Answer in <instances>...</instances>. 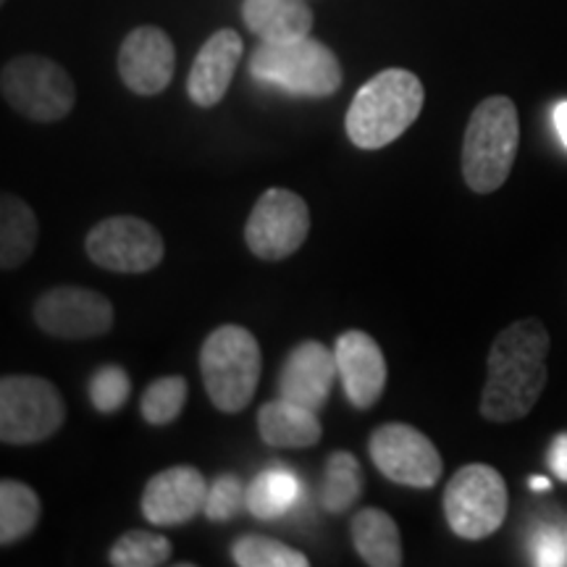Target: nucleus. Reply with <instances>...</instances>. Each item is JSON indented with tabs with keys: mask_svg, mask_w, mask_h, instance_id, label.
<instances>
[{
	"mask_svg": "<svg viewBox=\"0 0 567 567\" xmlns=\"http://www.w3.org/2000/svg\"><path fill=\"white\" fill-rule=\"evenodd\" d=\"M551 339L538 318H523L502 329L486 360L481 415L492 423H513L536 408L547 386Z\"/></svg>",
	"mask_w": 567,
	"mask_h": 567,
	"instance_id": "f257e3e1",
	"label": "nucleus"
},
{
	"mask_svg": "<svg viewBox=\"0 0 567 567\" xmlns=\"http://www.w3.org/2000/svg\"><path fill=\"white\" fill-rule=\"evenodd\" d=\"M425 103L423 82L408 69H384L352 97L344 132L360 151L392 145L417 122Z\"/></svg>",
	"mask_w": 567,
	"mask_h": 567,
	"instance_id": "f03ea898",
	"label": "nucleus"
},
{
	"mask_svg": "<svg viewBox=\"0 0 567 567\" xmlns=\"http://www.w3.org/2000/svg\"><path fill=\"white\" fill-rule=\"evenodd\" d=\"M517 147L520 122L517 109L507 95H492L476 105L465 126L463 140V179L473 193L492 195L509 179Z\"/></svg>",
	"mask_w": 567,
	"mask_h": 567,
	"instance_id": "7ed1b4c3",
	"label": "nucleus"
},
{
	"mask_svg": "<svg viewBox=\"0 0 567 567\" xmlns=\"http://www.w3.org/2000/svg\"><path fill=\"white\" fill-rule=\"evenodd\" d=\"M264 354L252 331L224 323L200 347V373L213 408L226 415L243 413L258 389Z\"/></svg>",
	"mask_w": 567,
	"mask_h": 567,
	"instance_id": "20e7f679",
	"label": "nucleus"
},
{
	"mask_svg": "<svg viewBox=\"0 0 567 567\" xmlns=\"http://www.w3.org/2000/svg\"><path fill=\"white\" fill-rule=\"evenodd\" d=\"M250 74L300 97H331L344 82L337 53L310 34L289 42H260L250 55Z\"/></svg>",
	"mask_w": 567,
	"mask_h": 567,
	"instance_id": "39448f33",
	"label": "nucleus"
},
{
	"mask_svg": "<svg viewBox=\"0 0 567 567\" xmlns=\"http://www.w3.org/2000/svg\"><path fill=\"white\" fill-rule=\"evenodd\" d=\"M507 509V484L492 465H463L452 473L444 488L446 526L465 542H484L494 536L505 523Z\"/></svg>",
	"mask_w": 567,
	"mask_h": 567,
	"instance_id": "423d86ee",
	"label": "nucleus"
},
{
	"mask_svg": "<svg viewBox=\"0 0 567 567\" xmlns=\"http://www.w3.org/2000/svg\"><path fill=\"white\" fill-rule=\"evenodd\" d=\"M3 101L24 118L53 124L66 118L76 105V87L69 71L45 55H17L0 71Z\"/></svg>",
	"mask_w": 567,
	"mask_h": 567,
	"instance_id": "0eeeda50",
	"label": "nucleus"
},
{
	"mask_svg": "<svg viewBox=\"0 0 567 567\" xmlns=\"http://www.w3.org/2000/svg\"><path fill=\"white\" fill-rule=\"evenodd\" d=\"M66 423V402L59 386L40 375L9 373L0 379V442L40 444Z\"/></svg>",
	"mask_w": 567,
	"mask_h": 567,
	"instance_id": "6e6552de",
	"label": "nucleus"
},
{
	"mask_svg": "<svg viewBox=\"0 0 567 567\" xmlns=\"http://www.w3.org/2000/svg\"><path fill=\"white\" fill-rule=\"evenodd\" d=\"M95 266L113 274H147L163 264L166 245L151 221L137 216H111L95 224L84 239Z\"/></svg>",
	"mask_w": 567,
	"mask_h": 567,
	"instance_id": "1a4fd4ad",
	"label": "nucleus"
},
{
	"mask_svg": "<svg viewBox=\"0 0 567 567\" xmlns=\"http://www.w3.org/2000/svg\"><path fill=\"white\" fill-rule=\"evenodd\" d=\"M310 234V208L292 189L274 187L258 197L247 218L245 243L266 264L295 255Z\"/></svg>",
	"mask_w": 567,
	"mask_h": 567,
	"instance_id": "9d476101",
	"label": "nucleus"
},
{
	"mask_svg": "<svg viewBox=\"0 0 567 567\" xmlns=\"http://www.w3.org/2000/svg\"><path fill=\"white\" fill-rule=\"evenodd\" d=\"M368 452L381 476L408 488H434L444 473L434 442L408 423L379 425L368 439Z\"/></svg>",
	"mask_w": 567,
	"mask_h": 567,
	"instance_id": "9b49d317",
	"label": "nucleus"
},
{
	"mask_svg": "<svg viewBox=\"0 0 567 567\" xmlns=\"http://www.w3.org/2000/svg\"><path fill=\"white\" fill-rule=\"evenodd\" d=\"M34 323L48 337L66 339V342H82L109 334L116 321L113 302L95 289L76 287V284H61L38 297L32 308Z\"/></svg>",
	"mask_w": 567,
	"mask_h": 567,
	"instance_id": "f8f14e48",
	"label": "nucleus"
},
{
	"mask_svg": "<svg viewBox=\"0 0 567 567\" xmlns=\"http://www.w3.org/2000/svg\"><path fill=\"white\" fill-rule=\"evenodd\" d=\"M174 69V42L161 27H137L126 34L118 48V76L134 95H161L172 84Z\"/></svg>",
	"mask_w": 567,
	"mask_h": 567,
	"instance_id": "ddd939ff",
	"label": "nucleus"
},
{
	"mask_svg": "<svg viewBox=\"0 0 567 567\" xmlns=\"http://www.w3.org/2000/svg\"><path fill=\"white\" fill-rule=\"evenodd\" d=\"M208 484L193 465H174L155 473L145 484L140 507L153 526H182L205 509Z\"/></svg>",
	"mask_w": 567,
	"mask_h": 567,
	"instance_id": "4468645a",
	"label": "nucleus"
},
{
	"mask_svg": "<svg viewBox=\"0 0 567 567\" xmlns=\"http://www.w3.org/2000/svg\"><path fill=\"white\" fill-rule=\"evenodd\" d=\"M339 379L344 396L354 410H371L386 389L389 368L384 350L371 334L360 329L344 331L334 344Z\"/></svg>",
	"mask_w": 567,
	"mask_h": 567,
	"instance_id": "2eb2a0df",
	"label": "nucleus"
},
{
	"mask_svg": "<svg viewBox=\"0 0 567 567\" xmlns=\"http://www.w3.org/2000/svg\"><path fill=\"white\" fill-rule=\"evenodd\" d=\"M337 375L339 368L334 350L316 342V339H308V342L297 344L284 360L279 373V396L318 413L329 402Z\"/></svg>",
	"mask_w": 567,
	"mask_h": 567,
	"instance_id": "dca6fc26",
	"label": "nucleus"
},
{
	"mask_svg": "<svg viewBox=\"0 0 567 567\" xmlns=\"http://www.w3.org/2000/svg\"><path fill=\"white\" fill-rule=\"evenodd\" d=\"M245 42L239 32L218 30L213 32L197 51L193 69L187 76L189 101L200 109H213L226 97L239 61H243Z\"/></svg>",
	"mask_w": 567,
	"mask_h": 567,
	"instance_id": "f3484780",
	"label": "nucleus"
},
{
	"mask_svg": "<svg viewBox=\"0 0 567 567\" xmlns=\"http://www.w3.org/2000/svg\"><path fill=\"white\" fill-rule=\"evenodd\" d=\"M260 439L274 450H308L321 442L323 429L313 410L279 396L258 410Z\"/></svg>",
	"mask_w": 567,
	"mask_h": 567,
	"instance_id": "a211bd4d",
	"label": "nucleus"
},
{
	"mask_svg": "<svg viewBox=\"0 0 567 567\" xmlns=\"http://www.w3.org/2000/svg\"><path fill=\"white\" fill-rule=\"evenodd\" d=\"M243 21L260 42L308 38L313 11L305 0H243Z\"/></svg>",
	"mask_w": 567,
	"mask_h": 567,
	"instance_id": "6ab92c4d",
	"label": "nucleus"
},
{
	"mask_svg": "<svg viewBox=\"0 0 567 567\" xmlns=\"http://www.w3.org/2000/svg\"><path fill=\"white\" fill-rule=\"evenodd\" d=\"M352 544L371 567H400L405 563L402 536L394 517L379 507H365L352 517Z\"/></svg>",
	"mask_w": 567,
	"mask_h": 567,
	"instance_id": "aec40b11",
	"label": "nucleus"
},
{
	"mask_svg": "<svg viewBox=\"0 0 567 567\" xmlns=\"http://www.w3.org/2000/svg\"><path fill=\"white\" fill-rule=\"evenodd\" d=\"M38 216L19 195L0 197V268L13 271L32 258L38 247Z\"/></svg>",
	"mask_w": 567,
	"mask_h": 567,
	"instance_id": "412c9836",
	"label": "nucleus"
},
{
	"mask_svg": "<svg viewBox=\"0 0 567 567\" xmlns=\"http://www.w3.org/2000/svg\"><path fill=\"white\" fill-rule=\"evenodd\" d=\"M42 515L40 496L24 481H0V544L11 547L38 528Z\"/></svg>",
	"mask_w": 567,
	"mask_h": 567,
	"instance_id": "4be33fe9",
	"label": "nucleus"
},
{
	"mask_svg": "<svg viewBox=\"0 0 567 567\" xmlns=\"http://www.w3.org/2000/svg\"><path fill=\"white\" fill-rule=\"evenodd\" d=\"M365 488L363 465L352 452L337 450L329 457L321 484V507L331 515H342L360 499Z\"/></svg>",
	"mask_w": 567,
	"mask_h": 567,
	"instance_id": "5701e85b",
	"label": "nucleus"
},
{
	"mask_svg": "<svg viewBox=\"0 0 567 567\" xmlns=\"http://www.w3.org/2000/svg\"><path fill=\"white\" fill-rule=\"evenodd\" d=\"M297 496H300V481L295 473L274 467L260 473L247 488V509L260 520H274L295 505Z\"/></svg>",
	"mask_w": 567,
	"mask_h": 567,
	"instance_id": "b1692460",
	"label": "nucleus"
},
{
	"mask_svg": "<svg viewBox=\"0 0 567 567\" xmlns=\"http://www.w3.org/2000/svg\"><path fill=\"white\" fill-rule=\"evenodd\" d=\"M234 565L239 567H308L310 559L276 538L247 534L231 547Z\"/></svg>",
	"mask_w": 567,
	"mask_h": 567,
	"instance_id": "393cba45",
	"label": "nucleus"
},
{
	"mask_svg": "<svg viewBox=\"0 0 567 567\" xmlns=\"http://www.w3.org/2000/svg\"><path fill=\"white\" fill-rule=\"evenodd\" d=\"M189 384L184 375H163L145 389L140 400V413L151 425H172L187 405Z\"/></svg>",
	"mask_w": 567,
	"mask_h": 567,
	"instance_id": "a878e982",
	"label": "nucleus"
},
{
	"mask_svg": "<svg viewBox=\"0 0 567 567\" xmlns=\"http://www.w3.org/2000/svg\"><path fill=\"white\" fill-rule=\"evenodd\" d=\"M174 555L172 542L151 530H126L111 547V565L116 567H158Z\"/></svg>",
	"mask_w": 567,
	"mask_h": 567,
	"instance_id": "bb28decb",
	"label": "nucleus"
},
{
	"mask_svg": "<svg viewBox=\"0 0 567 567\" xmlns=\"http://www.w3.org/2000/svg\"><path fill=\"white\" fill-rule=\"evenodd\" d=\"M132 394V379L122 365H103L90 379V402L101 413H116Z\"/></svg>",
	"mask_w": 567,
	"mask_h": 567,
	"instance_id": "cd10ccee",
	"label": "nucleus"
},
{
	"mask_svg": "<svg viewBox=\"0 0 567 567\" xmlns=\"http://www.w3.org/2000/svg\"><path fill=\"white\" fill-rule=\"evenodd\" d=\"M243 507H247V492L243 488V481L231 476V473H224L208 488V499H205L203 513L208 520L221 523L231 520Z\"/></svg>",
	"mask_w": 567,
	"mask_h": 567,
	"instance_id": "c85d7f7f",
	"label": "nucleus"
},
{
	"mask_svg": "<svg viewBox=\"0 0 567 567\" xmlns=\"http://www.w3.org/2000/svg\"><path fill=\"white\" fill-rule=\"evenodd\" d=\"M534 565L563 567L567 565V542L563 530L544 526L534 538Z\"/></svg>",
	"mask_w": 567,
	"mask_h": 567,
	"instance_id": "c756f323",
	"label": "nucleus"
},
{
	"mask_svg": "<svg viewBox=\"0 0 567 567\" xmlns=\"http://www.w3.org/2000/svg\"><path fill=\"white\" fill-rule=\"evenodd\" d=\"M547 460H549L551 473H555L559 481H565V484H567V431H565V434L551 439Z\"/></svg>",
	"mask_w": 567,
	"mask_h": 567,
	"instance_id": "7c9ffc66",
	"label": "nucleus"
},
{
	"mask_svg": "<svg viewBox=\"0 0 567 567\" xmlns=\"http://www.w3.org/2000/svg\"><path fill=\"white\" fill-rule=\"evenodd\" d=\"M555 126L559 132V140H563L567 147V103H559L555 109Z\"/></svg>",
	"mask_w": 567,
	"mask_h": 567,
	"instance_id": "2f4dec72",
	"label": "nucleus"
},
{
	"mask_svg": "<svg viewBox=\"0 0 567 567\" xmlns=\"http://www.w3.org/2000/svg\"><path fill=\"white\" fill-rule=\"evenodd\" d=\"M549 486V478H530V488H538V492H547Z\"/></svg>",
	"mask_w": 567,
	"mask_h": 567,
	"instance_id": "473e14b6",
	"label": "nucleus"
},
{
	"mask_svg": "<svg viewBox=\"0 0 567 567\" xmlns=\"http://www.w3.org/2000/svg\"><path fill=\"white\" fill-rule=\"evenodd\" d=\"M0 3H6V0H0Z\"/></svg>",
	"mask_w": 567,
	"mask_h": 567,
	"instance_id": "72a5a7b5",
	"label": "nucleus"
}]
</instances>
